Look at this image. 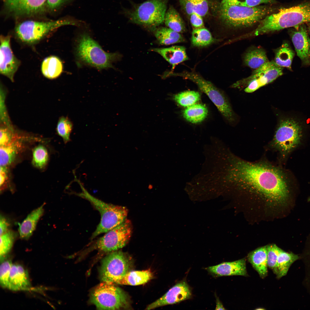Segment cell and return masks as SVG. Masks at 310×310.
I'll return each mask as SVG.
<instances>
[{
    "label": "cell",
    "mask_w": 310,
    "mask_h": 310,
    "mask_svg": "<svg viewBox=\"0 0 310 310\" xmlns=\"http://www.w3.org/2000/svg\"><path fill=\"white\" fill-rule=\"evenodd\" d=\"M224 156L223 183L226 187L277 203L287 200L289 190L285 173L266 156L250 161L227 150Z\"/></svg>",
    "instance_id": "obj_1"
},
{
    "label": "cell",
    "mask_w": 310,
    "mask_h": 310,
    "mask_svg": "<svg viewBox=\"0 0 310 310\" xmlns=\"http://www.w3.org/2000/svg\"><path fill=\"white\" fill-rule=\"evenodd\" d=\"M274 9L266 5L250 7L220 4L219 13L223 24L232 29L246 28L259 23Z\"/></svg>",
    "instance_id": "obj_2"
},
{
    "label": "cell",
    "mask_w": 310,
    "mask_h": 310,
    "mask_svg": "<svg viewBox=\"0 0 310 310\" xmlns=\"http://www.w3.org/2000/svg\"><path fill=\"white\" fill-rule=\"evenodd\" d=\"M75 177V180L79 184L82 191L74 193L88 201L100 214V222L93 233L91 239L101 234L106 232L124 221L128 212L126 207L108 204L95 197L89 193L80 181Z\"/></svg>",
    "instance_id": "obj_3"
},
{
    "label": "cell",
    "mask_w": 310,
    "mask_h": 310,
    "mask_svg": "<svg viewBox=\"0 0 310 310\" xmlns=\"http://www.w3.org/2000/svg\"><path fill=\"white\" fill-rule=\"evenodd\" d=\"M310 22V0L291 7L282 8L271 13L262 20L264 31L267 33L295 27Z\"/></svg>",
    "instance_id": "obj_4"
},
{
    "label": "cell",
    "mask_w": 310,
    "mask_h": 310,
    "mask_svg": "<svg viewBox=\"0 0 310 310\" xmlns=\"http://www.w3.org/2000/svg\"><path fill=\"white\" fill-rule=\"evenodd\" d=\"M75 55L80 63L99 69L112 67L113 63L120 58L117 53L105 52L98 43L86 33L81 34L78 37Z\"/></svg>",
    "instance_id": "obj_5"
},
{
    "label": "cell",
    "mask_w": 310,
    "mask_h": 310,
    "mask_svg": "<svg viewBox=\"0 0 310 310\" xmlns=\"http://www.w3.org/2000/svg\"><path fill=\"white\" fill-rule=\"evenodd\" d=\"M78 24L75 21L64 19L47 21L26 20L16 26L14 35L21 43L32 45L39 42L50 33L61 26Z\"/></svg>",
    "instance_id": "obj_6"
},
{
    "label": "cell",
    "mask_w": 310,
    "mask_h": 310,
    "mask_svg": "<svg viewBox=\"0 0 310 310\" xmlns=\"http://www.w3.org/2000/svg\"><path fill=\"white\" fill-rule=\"evenodd\" d=\"M302 128L298 122L286 119L279 122L272 140L265 147L267 150L278 152L284 157L300 142Z\"/></svg>",
    "instance_id": "obj_7"
},
{
    "label": "cell",
    "mask_w": 310,
    "mask_h": 310,
    "mask_svg": "<svg viewBox=\"0 0 310 310\" xmlns=\"http://www.w3.org/2000/svg\"><path fill=\"white\" fill-rule=\"evenodd\" d=\"M167 0H148L125 11L130 21L156 29L164 23Z\"/></svg>",
    "instance_id": "obj_8"
},
{
    "label": "cell",
    "mask_w": 310,
    "mask_h": 310,
    "mask_svg": "<svg viewBox=\"0 0 310 310\" xmlns=\"http://www.w3.org/2000/svg\"><path fill=\"white\" fill-rule=\"evenodd\" d=\"M170 76L181 77L194 83L205 93L214 104L223 117L230 123L235 121V115L230 104L224 94L211 82L206 80L194 72H170Z\"/></svg>",
    "instance_id": "obj_9"
},
{
    "label": "cell",
    "mask_w": 310,
    "mask_h": 310,
    "mask_svg": "<svg viewBox=\"0 0 310 310\" xmlns=\"http://www.w3.org/2000/svg\"><path fill=\"white\" fill-rule=\"evenodd\" d=\"M91 300L96 307L101 310H118L129 307L127 294L113 283L104 282L93 291Z\"/></svg>",
    "instance_id": "obj_10"
},
{
    "label": "cell",
    "mask_w": 310,
    "mask_h": 310,
    "mask_svg": "<svg viewBox=\"0 0 310 310\" xmlns=\"http://www.w3.org/2000/svg\"><path fill=\"white\" fill-rule=\"evenodd\" d=\"M283 69V67L277 65L274 61H269L255 69L248 78L237 82L232 86H245L244 91L246 92H253L282 75Z\"/></svg>",
    "instance_id": "obj_11"
},
{
    "label": "cell",
    "mask_w": 310,
    "mask_h": 310,
    "mask_svg": "<svg viewBox=\"0 0 310 310\" xmlns=\"http://www.w3.org/2000/svg\"><path fill=\"white\" fill-rule=\"evenodd\" d=\"M129 267L128 259L123 252L117 250L111 252L102 261L100 278L103 282L118 284L129 271Z\"/></svg>",
    "instance_id": "obj_12"
},
{
    "label": "cell",
    "mask_w": 310,
    "mask_h": 310,
    "mask_svg": "<svg viewBox=\"0 0 310 310\" xmlns=\"http://www.w3.org/2000/svg\"><path fill=\"white\" fill-rule=\"evenodd\" d=\"M132 226L126 219L121 224L110 230L96 241L95 246L104 252H111L124 247L131 236Z\"/></svg>",
    "instance_id": "obj_13"
},
{
    "label": "cell",
    "mask_w": 310,
    "mask_h": 310,
    "mask_svg": "<svg viewBox=\"0 0 310 310\" xmlns=\"http://www.w3.org/2000/svg\"><path fill=\"white\" fill-rule=\"evenodd\" d=\"M11 36L1 35L0 37V73L14 81L15 74L21 64V61L14 55L10 45Z\"/></svg>",
    "instance_id": "obj_14"
},
{
    "label": "cell",
    "mask_w": 310,
    "mask_h": 310,
    "mask_svg": "<svg viewBox=\"0 0 310 310\" xmlns=\"http://www.w3.org/2000/svg\"><path fill=\"white\" fill-rule=\"evenodd\" d=\"M191 297L190 287L185 281L183 280L176 284L160 298L148 305L146 309L177 303L190 299Z\"/></svg>",
    "instance_id": "obj_15"
},
{
    "label": "cell",
    "mask_w": 310,
    "mask_h": 310,
    "mask_svg": "<svg viewBox=\"0 0 310 310\" xmlns=\"http://www.w3.org/2000/svg\"><path fill=\"white\" fill-rule=\"evenodd\" d=\"M10 12L18 16H30L43 11L47 0H2Z\"/></svg>",
    "instance_id": "obj_16"
},
{
    "label": "cell",
    "mask_w": 310,
    "mask_h": 310,
    "mask_svg": "<svg viewBox=\"0 0 310 310\" xmlns=\"http://www.w3.org/2000/svg\"><path fill=\"white\" fill-rule=\"evenodd\" d=\"M290 35L297 56L305 65L310 64V39L306 26L303 24L294 27Z\"/></svg>",
    "instance_id": "obj_17"
},
{
    "label": "cell",
    "mask_w": 310,
    "mask_h": 310,
    "mask_svg": "<svg viewBox=\"0 0 310 310\" xmlns=\"http://www.w3.org/2000/svg\"><path fill=\"white\" fill-rule=\"evenodd\" d=\"M212 275L216 277L239 275H247L245 258L233 261L224 262L218 265L206 268Z\"/></svg>",
    "instance_id": "obj_18"
},
{
    "label": "cell",
    "mask_w": 310,
    "mask_h": 310,
    "mask_svg": "<svg viewBox=\"0 0 310 310\" xmlns=\"http://www.w3.org/2000/svg\"><path fill=\"white\" fill-rule=\"evenodd\" d=\"M31 286L27 270L20 264H13L9 274L8 289L17 291L28 289Z\"/></svg>",
    "instance_id": "obj_19"
},
{
    "label": "cell",
    "mask_w": 310,
    "mask_h": 310,
    "mask_svg": "<svg viewBox=\"0 0 310 310\" xmlns=\"http://www.w3.org/2000/svg\"><path fill=\"white\" fill-rule=\"evenodd\" d=\"M151 51L158 53L172 65V69L178 64L188 59L185 48L175 46L167 48H154Z\"/></svg>",
    "instance_id": "obj_20"
},
{
    "label": "cell",
    "mask_w": 310,
    "mask_h": 310,
    "mask_svg": "<svg viewBox=\"0 0 310 310\" xmlns=\"http://www.w3.org/2000/svg\"><path fill=\"white\" fill-rule=\"evenodd\" d=\"M44 204L31 212L19 225L18 232L21 239L27 240L32 236L43 214Z\"/></svg>",
    "instance_id": "obj_21"
},
{
    "label": "cell",
    "mask_w": 310,
    "mask_h": 310,
    "mask_svg": "<svg viewBox=\"0 0 310 310\" xmlns=\"http://www.w3.org/2000/svg\"><path fill=\"white\" fill-rule=\"evenodd\" d=\"M249 261L262 278L268 274L266 246L258 248L250 253L247 256Z\"/></svg>",
    "instance_id": "obj_22"
},
{
    "label": "cell",
    "mask_w": 310,
    "mask_h": 310,
    "mask_svg": "<svg viewBox=\"0 0 310 310\" xmlns=\"http://www.w3.org/2000/svg\"><path fill=\"white\" fill-rule=\"evenodd\" d=\"M63 64L60 59L55 56L46 58L42 61L41 70L43 75L46 78L52 79L59 77L63 70Z\"/></svg>",
    "instance_id": "obj_23"
},
{
    "label": "cell",
    "mask_w": 310,
    "mask_h": 310,
    "mask_svg": "<svg viewBox=\"0 0 310 310\" xmlns=\"http://www.w3.org/2000/svg\"><path fill=\"white\" fill-rule=\"evenodd\" d=\"M153 277L152 273L150 269L129 271L119 281L118 284L131 286L142 285L147 282L152 278Z\"/></svg>",
    "instance_id": "obj_24"
},
{
    "label": "cell",
    "mask_w": 310,
    "mask_h": 310,
    "mask_svg": "<svg viewBox=\"0 0 310 310\" xmlns=\"http://www.w3.org/2000/svg\"><path fill=\"white\" fill-rule=\"evenodd\" d=\"M243 58L246 65L255 69L269 61L266 52L261 48H251L245 54Z\"/></svg>",
    "instance_id": "obj_25"
},
{
    "label": "cell",
    "mask_w": 310,
    "mask_h": 310,
    "mask_svg": "<svg viewBox=\"0 0 310 310\" xmlns=\"http://www.w3.org/2000/svg\"><path fill=\"white\" fill-rule=\"evenodd\" d=\"M155 30L154 36L160 44L169 45L185 41L180 33L168 28L160 27Z\"/></svg>",
    "instance_id": "obj_26"
},
{
    "label": "cell",
    "mask_w": 310,
    "mask_h": 310,
    "mask_svg": "<svg viewBox=\"0 0 310 310\" xmlns=\"http://www.w3.org/2000/svg\"><path fill=\"white\" fill-rule=\"evenodd\" d=\"M208 113L207 108L204 104H195L187 107L183 111V116L187 121L196 124L203 121Z\"/></svg>",
    "instance_id": "obj_27"
},
{
    "label": "cell",
    "mask_w": 310,
    "mask_h": 310,
    "mask_svg": "<svg viewBox=\"0 0 310 310\" xmlns=\"http://www.w3.org/2000/svg\"><path fill=\"white\" fill-rule=\"evenodd\" d=\"M22 143L16 137L10 143L0 146V166H6L14 160L22 147Z\"/></svg>",
    "instance_id": "obj_28"
},
{
    "label": "cell",
    "mask_w": 310,
    "mask_h": 310,
    "mask_svg": "<svg viewBox=\"0 0 310 310\" xmlns=\"http://www.w3.org/2000/svg\"><path fill=\"white\" fill-rule=\"evenodd\" d=\"M179 1L181 7L186 14L189 16L193 13H195L203 17L208 12L209 6L208 0Z\"/></svg>",
    "instance_id": "obj_29"
},
{
    "label": "cell",
    "mask_w": 310,
    "mask_h": 310,
    "mask_svg": "<svg viewBox=\"0 0 310 310\" xmlns=\"http://www.w3.org/2000/svg\"><path fill=\"white\" fill-rule=\"evenodd\" d=\"M164 23L167 27L179 33L184 32L186 30L183 20L172 6L170 7L166 11Z\"/></svg>",
    "instance_id": "obj_30"
},
{
    "label": "cell",
    "mask_w": 310,
    "mask_h": 310,
    "mask_svg": "<svg viewBox=\"0 0 310 310\" xmlns=\"http://www.w3.org/2000/svg\"><path fill=\"white\" fill-rule=\"evenodd\" d=\"M294 55L293 50L287 43L283 44L275 52L274 61L278 66L291 69V64Z\"/></svg>",
    "instance_id": "obj_31"
},
{
    "label": "cell",
    "mask_w": 310,
    "mask_h": 310,
    "mask_svg": "<svg viewBox=\"0 0 310 310\" xmlns=\"http://www.w3.org/2000/svg\"><path fill=\"white\" fill-rule=\"evenodd\" d=\"M299 258L297 255L285 252L281 249L277 261V278H280L285 276L291 265Z\"/></svg>",
    "instance_id": "obj_32"
},
{
    "label": "cell",
    "mask_w": 310,
    "mask_h": 310,
    "mask_svg": "<svg viewBox=\"0 0 310 310\" xmlns=\"http://www.w3.org/2000/svg\"><path fill=\"white\" fill-rule=\"evenodd\" d=\"M214 41V39L210 32L204 28L194 29L192 32L191 42L192 45L197 47L208 46Z\"/></svg>",
    "instance_id": "obj_33"
},
{
    "label": "cell",
    "mask_w": 310,
    "mask_h": 310,
    "mask_svg": "<svg viewBox=\"0 0 310 310\" xmlns=\"http://www.w3.org/2000/svg\"><path fill=\"white\" fill-rule=\"evenodd\" d=\"M17 236L16 232L10 230L0 235V262L7 258Z\"/></svg>",
    "instance_id": "obj_34"
},
{
    "label": "cell",
    "mask_w": 310,
    "mask_h": 310,
    "mask_svg": "<svg viewBox=\"0 0 310 310\" xmlns=\"http://www.w3.org/2000/svg\"><path fill=\"white\" fill-rule=\"evenodd\" d=\"M201 95L198 92L187 91L174 95L173 99L179 105L188 107L195 104L200 99Z\"/></svg>",
    "instance_id": "obj_35"
},
{
    "label": "cell",
    "mask_w": 310,
    "mask_h": 310,
    "mask_svg": "<svg viewBox=\"0 0 310 310\" xmlns=\"http://www.w3.org/2000/svg\"><path fill=\"white\" fill-rule=\"evenodd\" d=\"M73 128V124L67 117H60L57 123L56 131L59 135L63 139L66 144L70 140V136Z\"/></svg>",
    "instance_id": "obj_36"
},
{
    "label": "cell",
    "mask_w": 310,
    "mask_h": 310,
    "mask_svg": "<svg viewBox=\"0 0 310 310\" xmlns=\"http://www.w3.org/2000/svg\"><path fill=\"white\" fill-rule=\"evenodd\" d=\"M48 159L47 151L43 146L38 145L34 149L32 163L35 166L40 168L44 167L47 163Z\"/></svg>",
    "instance_id": "obj_37"
},
{
    "label": "cell",
    "mask_w": 310,
    "mask_h": 310,
    "mask_svg": "<svg viewBox=\"0 0 310 310\" xmlns=\"http://www.w3.org/2000/svg\"><path fill=\"white\" fill-rule=\"evenodd\" d=\"M6 92L3 86L1 85L0 91V119L1 125H3L7 127L11 130L14 131V129L12 126L7 111L5 102Z\"/></svg>",
    "instance_id": "obj_38"
},
{
    "label": "cell",
    "mask_w": 310,
    "mask_h": 310,
    "mask_svg": "<svg viewBox=\"0 0 310 310\" xmlns=\"http://www.w3.org/2000/svg\"><path fill=\"white\" fill-rule=\"evenodd\" d=\"M268 267L276 275L278 256L281 249L275 244L266 246Z\"/></svg>",
    "instance_id": "obj_39"
},
{
    "label": "cell",
    "mask_w": 310,
    "mask_h": 310,
    "mask_svg": "<svg viewBox=\"0 0 310 310\" xmlns=\"http://www.w3.org/2000/svg\"><path fill=\"white\" fill-rule=\"evenodd\" d=\"M12 264L11 260L7 258L1 261L0 284L3 288H8L9 274Z\"/></svg>",
    "instance_id": "obj_40"
},
{
    "label": "cell",
    "mask_w": 310,
    "mask_h": 310,
    "mask_svg": "<svg viewBox=\"0 0 310 310\" xmlns=\"http://www.w3.org/2000/svg\"><path fill=\"white\" fill-rule=\"evenodd\" d=\"M16 137L14 131L6 126L1 125L0 146H4L9 144Z\"/></svg>",
    "instance_id": "obj_41"
},
{
    "label": "cell",
    "mask_w": 310,
    "mask_h": 310,
    "mask_svg": "<svg viewBox=\"0 0 310 310\" xmlns=\"http://www.w3.org/2000/svg\"><path fill=\"white\" fill-rule=\"evenodd\" d=\"M202 17L195 13H193L189 16L191 23L194 29L204 28V23Z\"/></svg>",
    "instance_id": "obj_42"
},
{
    "label": "cell",
    "mask_w": 310,
    "mask_h": 310,
    "mask_svg": "<svg viewBox=\"0 0 310 310\" xmlns=\"http://www.w3.org/2000/svg\"><path fill=\"white\" fill-rule=\"evenodd\" d=\"M276 3L275 0H244L241 6L253 7L262 4H273Z\"/></svg>",
    "instance_id": "obj_43"
},
{
    "label": "cell",
    "mask_w": 310,
    "mask_h": 310,
    "mask_svg": "<svg viewBox=\"0 0 310 310\" xmlns=\"http://www.w3.org/2000/svg\"><path fill=\"white\" fill-rule=\"evenodd\" d=\"M0 235L9 230L10 223L4 215L1 214L0 216Z\"/></svg>",
    "instance_id": "obj_44"
},
{
    "label": "cell",
    "mask_w": 310,
    "mask_h": 310,
    "mask_svg": "<svg viewBox=\"0 0 310 310\" xmlns=\"http://www.w3.org/2000/svg\"><path fill=\"white\" fill-rule=\"evenodd\" d=\"M68 1L69 0H47V7L51 10H55Z\"/></svg>",
    "instance_id": "obj_45"
},
{
    "label": "cell",
    "mask_w": 310,
    "mask_h": 310,
    "mask_svg": "<svg viewBox=\"0 0 310 310\" xmlns=\"http://www.w3.org/2000/svg\"><path fill=\"white\" fill-rule=\"evenodd\" d=\"M0 177V185L1 187L4 184L7 178V169L6 166H1Z\"/></svg>",
    "instance_id": "obj_46"
},
{
    "label": "cell",
    "mask_w": 310,
    "mask_h": 310,
    "mask_svg": "<svg viewBox=\"0 0 310 310\" xmlns=\"http://www.w3.org/2000/svg\"><path fill=\"white\" fill-rule=\"evenodd\" d=\"M221 4L225 5H240L239 0H221Z\"/></svg>",
    "instance_id": "obj_47"
},
{
    "label": "cell",
    "mask_w": 310,
    "mask_h": 310,
    "mask_svg": "<svg viewBox=\"0 0 310 310\" xmlns=\"http://www.w3.org/2000/svg\"><path fill=\"white\" fill-rule=\"evenodd\" d=\"M216 310H225L226 309L224 307L222 303L219 300L218 298L216 296Z\"/></svg>",
    "instance_id": "obj_48"
},
{
    "label": "cell",
    "mask_w": 310,
    "mask_h": 310,
    "mask_svg": "<svg viewBox=\"0 0 310 310\" xmlns=\"http://www.w3.org/2000/svg\"><path fill=\"white\" fill-rule=\"evenodd\" d=\"M307 25H308V29L310 33V22L308 23Z\"/></svg>",
    "instance_id": "obj_49"
}]
</instances>
